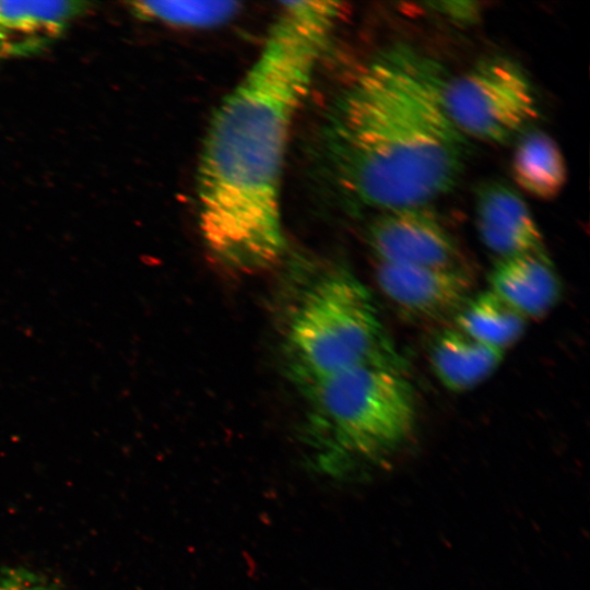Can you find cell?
<instances>
[{"instance_id":"cell-1","label":"cell","mask_w":590,"mask_h":590,"mask_svg":"<svg viewBox=\"0 0 590 590\" xmlns=\"http://www.w3.org/2000/svg\"><path fill=\"white\" fill-rule=\"evenodd\" d=\"M341 11L338 2H284L210 121L197 172L198 224L210 253L234 271L267 268L283 251L288 133Z\"/></svg>"},{"instance_id":"cell-2","label":"cell","mask_w":590,"mask_h":590,"mask_svg":"<svg viewBox=\"0 0 590 590\" xmlns=\"http://www.w3.org/2000/svg\"><path fill=\"white\" fill-rule=\"evenodd\" d=\"M447 79L438 61L396 44L338 94L320 148L330 178L349 201L381 212L427 205L456 186L468 139L445 108Z\"/></svg>"},{"instance_id":"cell-3","label":"cell","mask_w":590,"mask_h":590,"mask_svg":"<svg viewBox=\"0 0 590 590\" xmlns=\"http://www.w3.org/2000/svg\"><path fill=\"white\" fill-rule=\"evenodd\" d=\"M306 441L315 468L341 476L355 462L380 460L411 436V385L385 359L364 363L304 386Z\"/></svg>"},{"instance_id":"cell-4","label":"cell","mask_w":590,"mask_h":590,"mask_svg":"<svg viewBox=\"0 0 590 590\" xmlns=\"http://www.w3.org/2000/svg\"><path fill=\"white\" fill-rule=\"evenodd\" d=\"M287 345L303 386L384 359L382 324L367 288L345 271L320 278L291 318Z\"/></svg>"},{"instance_id":"cell-5","label":"cell","mask_w":590,"mask_h":590,"mask_svg":"<svg viewBox=\"0 0 590 590\" xmlns=\"http://www.w3.org/2000/svg\"><path fill=\"white\" fill-rule=\"evenodd\" d=\"M444 104L457 129L468 139L503 143L539 115L536 95L515 62L492 57L448 78Z\"/></svg>"},{"instance_id":"cell-6","label":"cell","mask_w":590,"mask_h":590,"mask_svg":"<svg viewBox=\"0 0 590 590\" xmlns=\"http://www.w3.org/2000/svg\"><path fill=\"white\" fill-rule=\"evenodd\" d=\"M367 237L381 263L462 268L456 241L427 205L379 212Z\"/></svg>"},{"instance_id":"cell-7","label":"cell","mask_w":590,"mask_h":590,"mask_svg":"<svg viewBox=\"0 0 590 590\" xmlns=\"http://www.w3.org/2000/svg\"><path fill=\"white\" fill-rule=\"evenodd\" d=\"M376 279L382 294L401 311L426 320L457 315L472 288L463 268L378 262Z\"/></svg>"},{"instance_id":"cell-8","label":"cell","mask_w":590,"mask_h":590,"mask_svg":"<svg viewBox=\"0 0 590 590\" xmlns=\"http://www.w3.org/2000/svg\"><path fill=\"white\" fill-rule=\"evenodd\" d=\"M475 221L481 240L500 259L545 252L542 233L529 206L508 185L492 181L479 188Z\"/></svg>"},{"instance_id":"cell-9","label":"cell","mask_w":590,"mask_h":590,"mask_svg":"<svg viewBox=\"0 0 590 590\" xmlns=\"http://www.w3.org/2000/svg\"><path fill=\"white\" fill-rule=\"evenodd\" d=\"M489 283V290L527 320L544 317L560 295L559 280L545 252L500 259Z\"/></svg>"},{"instance_id":"cell-10","label":"cell","mask_w":590,"mask_h":590,"mask_svg":"<svg viewBox=\"0 0 590 590\" xmlns=\"http://www.w3.org/2000/svg\"><path fill=\"white\" fill-rule=\"evenodd\" d=\"M74 1H0V55L27 52L61 33L83 10Z\"/></svg>"},{"instance_id":"cell-11","label":"cell","mask_w":590,"mask_h":590,"mask_svg":"<svg viewBox=\"0 0 590 590\" xmlns=\"http://www.w3.org/2000/svg\"><path fill=\"white\" fill-rule=\"evenodd\" d=\"M504 354L452 327L435 340L430 363L445 388L462 392L485 381L498 368Z\"/></svg>"},{"instance_id":"cell-12","label":"cell","mask_w":590,"mask_h":590,"mask_svg":"<svg viewBox=\"0 0 590 590\" xmlns=\"http://www.w3.org/2000/svg\"><path fill=\"white\" fill-rule=\"evenodd\" d=\"M512 177L517 185L534 198L550 200L564 188L567 169L555 140L542 131L524 134L514 152Z\"/></svg>"},{"instance_id":"cell-13","label":"cell","mask_w":590,"mask_h":590,"mask_svg":"<svg viewBox=\"0 0 590 590\" xmlns=\"http://www.w3.org/2000/svg\"><path fill=\"white\" fill-rule=\"evenodd\" d=\"M527 321L491 290L469 298L455 316L456 328L504 353L521 338Z\"/></svg>"},{"instance_id":"cell-14","label":"cell","mask_w":590,"mask_h":590,"mask_svg":"<svg viewBox=\"0 0 590 590\" xmlns=\"http://www.w3.org/2000/svg\"><path fill=\"white\" fill-rule=\"evenodd\" d=\"M131 10L138 16L170 26L206 28L222 25L239 11L234 1H134Z\"/></svg>"},{"instance_id":"cell-15","label":"cell","mask_w":590,"mask_h":590,"mask_svg":"<svg viewBox=\"0 0 590 590\" xmlns=\"http://www.w3.org/2000/svg\"><path fill=\"white\" fill-rule=\"evenodd\" d=\"M0 590H60L47 576L21 566L0 567Z\"/></svg>"},{"instance_id":"cell-16","label":"cell","mask_w":590,"mask_h":590,"mask_svg":"<svg viewBox=\"0 0 590 590\" xmlns=\"http://www.w3.org/2000/svg\"><path fill=\"white\" fill-rule=\"evenodd\" d=\"M428 4L441 16L457 23L475 22L481 11L477 3L473 1H440Z\"/></svg>"}]
</instances>
